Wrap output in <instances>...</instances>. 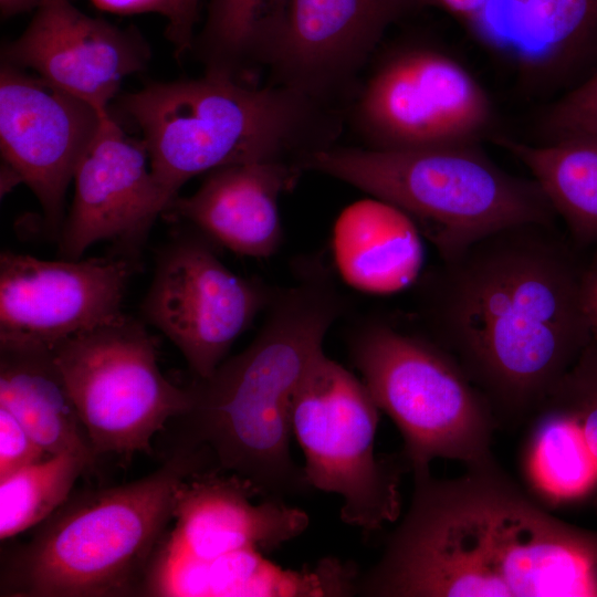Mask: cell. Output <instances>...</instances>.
<instances>
[{
    "label": "cell",
    "mask_w": 597,
    "mask_h": 597,
    "mask_svg": "<svg viewBox=\"0 0 597 597\" xmlns=\"http://www.w3.org/2000/svg\"><path fill=\"white\" fill-rule=\"evenodd\" d=\"M86 469L80 455L62 452L0 479L1 541L45 521L69 499Z\"/></svg>",
    "instance_id": "25"
},
{
    "label": "cell",
    "mask_w": 597,
    "mask_h": 597,
    "mask_svg": "<svg viewBox=\"0 0 597 597\" xmlns=\"http://www.w3.org/2000/svg\"><path fill=\"white\" fill-rule=\"evenodd\" d=\"M108 112L2 62V192L25 184L39 200L49 229L60 231L67 187Z\"/></svg>",
    "instance_id": "12"
},
{
    "label": "cell",
    "mask_w": 597,
    "mask_h": 597,
    "mask_svg": "<svg viewBox=\"0 0 597 597\" xmlns=\"http://www.w3.org/2000/svg\"><path fill=\"white\" fill-rule=\"evenodd\" d=\"M597 248L556 223L495 231L428 277L430 339L485 396L499 427L528 422L594 338L584 293Z\"/></svg>",
    "instance_id": "1"
},
{
    "label": "cell",
    "mask_w": 597,
    "mask_h": 597,
    "mask_svg": "<svg viewBox=\"0 0 597 597\" xmlns=\"http://www.w3.org/2000/svg\"><path fill=\"white\" fill-rule=\"evenodd\" d=\"M528 425L521 463L530 493L546 507L594 504L597 461L575 418L546 399Z\"/></svg>",
    "instance_id": "23"
},
{
    "label": "cell",
    "mask_w": 597,
    "mask_h": 597,
    "mask_svg": "<svg viewBox=\"0 0 597 597\" xmlns=\"http://www.w3.org/2000/svg\"><path fill=\"white\" fill-rule=\"evenodd\" d=\"M362 127L375 148L476 144L492 121L490 98L455 59L411 49L386 61L359 100Z\"/></svg>",
    "instance_id": "10"
},
{
    "label": "cell",
    "mask_w": 597,
    "mask_h": 597,
    "mask_svg": "<svg viewBox=\"0 0 597 597\" xmlns=\"http://www.w3.org/2000/svg\"><path fill=\"white\" fill-rule=\"evenodd\" d=\"M50 350L96 458L150 453L155 433L191 407L189 387L161 374L155 338L124 314Z\"/></svg>",
    "instance_id": "9"
},
{
    "label": "cell",
    "mask_w": 597,
    "mask_h": 597,
    "mask_svg": "<svg viewBox=\"0 0 597 597\" xmlns=\"http://www.w3.org/2000/svg\"><path fill=\"white\" fill-rule=\"evenodd\" d=\"M101 10L116 14L157 13L167 20L166 36L177 54L192 48L197 19L187 0H92Z\"/></svg>",
    "instance_id": "29"
},
{
    "label": "cell",
    "mask_w": 597,
    "mask_h": 597,
    "mask_svg": "<svg viewBox=\"0 0 597 597\" xmlns=\"http://www.w3.org/2000/svg\"><path fill=\"white\" fill-rule=\"evenodd\" d=\"M46 452L29 436L20 422L0 407V479L23 467L45 459Z\"/></svg>",
    "instance_id": "30"
},
{
    "label": "cell",
    "mask_w": 597,
    "mask_h": 597,
    "mask_svg": "<svg viewBox=\"0 0 597 597\" xmlns=\"http://www.w3.org/2000/svg\"><path fill=\"white\" fill-rule=\"evenodd\" d=\"M303 167L406 211L441 260L501 229L558 217L534 179L513 176L476 144L415 149L326 148Z\"/></svg>",
    "instance_id": "5"
},
{
    "label": "cell",
    "mask_w": 597,
    "mask_h": 597,
    "mask_svg": "<svg viewBox=\"0 0 597 597\" xmlns=\"http://www.w3.org/2000/svg\"><path fill=\"white\" fill-rule=\"evenodd\" d=\"M512 46L535 77L566 81L597 65V0H515Z\"/></svg>",
    "instance_id": "22"
},
{
    "label": "cell",
    "mask_w": 597,
    "mask_h": 597,
    "mask_svg": "<svg viewBox=\"0 0 597 597\" xmlns=\"http://www.w3.org/2000/svg\"><path fill=\"white\" fill-rule=\"evenodd\" d=\"M306 95L251 87L232 74L154 82L118 98L137 125L153 172L174 199L189 179L214 169L280 159L306 117Z\"/></svg>",
    "instance_id": "6"
},
{
    "label": "cell",
    "mask_w": 597,
    "mask_h": 597,
    "mask_svg": "<svg viewBox=\"0 0 597 597\" xmlns=\"http://www.w3.org/2000/svg\"><path fill=\"white\" fill-rule=\"evenodd\" d=\"M350 355L378 408L398 428L411 472L430 470L436 459L467 468L494 458L499 426L492 407L440 345L374 323L354 337Z\"/></svg>",
    "instance_id": "7"
},
{
    "label": "cell",
    "mask_w": 597,
    "mask_h": 597,
    "mask_svg": "<svg viewBox=\"0 0 597 597\" xmlns=\"http://www.w3.org/2000/svg\"><path fill=\"white\" fill-rule=\"evenodd\" d=\"M357 569L335 557L283 568L256 548L211 558L160 544L143 588L147 596L344 597L357 594Z\"/></svg>",
    "instance_id": "18"
},
{
    "label": "cell",
    "mask_w": 597,
    "mask_h": 597,
    "mask_svg": "<svg viewBox=\"0 0 597 597\" xmlns=\"http://www.w3.org/2000/svg\"><path fill=\"white\" fill-rule=\"evenodd\" d=\"M295 176L280 159L224 166L208 172L192 195L174 198L165 212L237 254L268 258L281 244L279 199Z\"/></svg>",
    "instance_id": "19"
},
{
    "label": "cell",
    "mask_w": 597,
    "mask_h": 597,
    "mask_svg": "<svg viewBox=\"0 0 597 597\" xmlns=\"http://www.w3.org/2000/svg\"><path fill=\"white\" fill-rule=\"evenodd\" d=\"M207 464L182 444L150 474L69 499L9 561L1 596L143 595L182 483Z\"/></svg>",
    "instance_id": "4"
},
{
    "label": "cell",
    "mask_w": 597,
    "mask_h": 597,
    "mask_svg": "<svg viewBox=\"0 0 597 597\" xmlns=\"http://www.w3.org/2000/svg\"><path fill=\"white\" fill-rule=\"evenodd\" d=\"M60 252L80 260L94 243L136 249L172 198L157 181L143 139L128 136L111 112L81 157Z\"/></svg>",
    "instance_id": "14"
},
{
    "label": "cell",
    "mask_w": 597,
    "mask_h": 597,
    "mask_svg": "<svg viewBox=\"0 0 597 597\" xmlns=\"http://www.w3.org/2000/svg\"><path fill=\"white\" fill-rule=\"evenodd\" d=\"M42 0H0L1 20H8L12 17L30 11H35Z\"/></svg>",
    "instance_id": "33"
},
{
    "label": "cell",
    "mask_w": 597,
    "mask_h": 597,
    "mask_svg": "<svg viewBox=\"0 0 597 597\" xmlns=\"http://www.w3.org/2000/svg\"><path fill=\"white\" fill-rule=\"evenodd\" d=\"M0 407L48 455L71 452L93 469L96 455L51 350L0 348Z\"/></svg>",
    "instance_id": "21"
},
{
    "label": "cell",
    "mask_w": 597,
    "mask_h": 597,
    "mask_svg": "<svg viewBox=\"0 0 597 597\" xmlns=\"http://www.w3.org/2000/svg\"><path fill=\"white\" fill-rule=\"evenodd\" d=\"M498 144L531 171L569 237L597 248V134L536 145L502 137Z\"/></svg>",
    "instance_id": "24"
},
{
    "label": "cell",
    "mask_w": 597,
    "mask_h": 597,
    "mask_svg": "<svg viewBox=\"0 0 597 597\" xmlns=\"http://www.w3.org/2000/svg\"><path fill=\"white\" fill-rule=\"evenodd\" d=\"M538 127L542 143L579 134H597V65L548 107Z\"/></svg>",
    "instance_id": "28"
},
{
    "label": "cell",
    "mask_w": 597,
    "mask_h": 597,
    "mask_svg": "<svg viewBox=\"0 0 597 597\" xmlns=\"http://www.w3.org/2000/svg\"><path fill=\"white\" fill-rule=\"evenodd\" d=\"M495 1L498 0H415V3L437 8L468 29L484 33L489 11Z\"/></svg>",
    "instance_id": "31"
},
{
    "label": "cell",
    "mask_w": 597,
    "mask_h": 597,
    "mask_svg": "<svg viewBox=\"0 0 597 597\" xmlns=\"http://www.w3.org/2000/svg\"><path fill=\"white\" fill-rule=\"evenodd\" d=\"M266 301L265 292L230 271L206 240L178 237L158 255L142 311L196 378L206 379Z\"/></svg>",
    "instance_id": "11"
},
{
    "label": "cell",
    "mask_w": 597,
    "mask_h": 597,
    "mask_svg": "<svg viewBox=\"0 0 597 597\" xmlns=\"http://www.w3.org/2000/svg\"><path fill=\"white\" fill-rule=\"evenodd\" d=\"M357 594L597 596V531L569 524L492 460L457 478L413 472L409 506Z\"/></svg>",
    "instance_id": "2"
},
{
    "label": "cell",
    "mask_w": 597,
    "mask_h": 597,
    "mask_svg": "<svg viewBox=\"0 0 597 597\" xmlns=\"http://www.w3.org/2000/svg\"><path fill=\"white\" fill-rule=\"evenodd\" d=\"M274 0H207L206 20L197 48L207 71L232 74L248 53ZM193 41V43H195Z\"/></svg>",
    "instance_id": "26"
},
{
    "label": "cell",
    "mask_w": 597,
    "mask_h": 597,
    "mask_svg": "<svg viewBox=\"0 0 597 597\" xmlns=\"http://www.w3.org/2000/svg\"><path fill=\"white\" fill-rule=\"evenodd\" d=\"M126 258L46 261L2 252L0 348H45L122 315Z\"/></svg>",
    "instance_id": "13"
},
{
    "label": "cell",
    "mask_w": 597,
    "mask_h": 597,
    "mask_svg": "<svg viewBox=\"0 0 597 597\" xmlns=\"http://www.w3.org/2000/svg\"><path fill=\"white\" fill-rule=\"evenodd\" d=\"M336 313L323 286L293 287L244 350L196 378L191 407L180 417L184 444L201 452L210 471L240 478L263 499L283 501L310 488L291 454V401Z\"/></svg>",
    "instance_id": "3"
},
{
    "label": "cell",
    "mask_w": 597,
    "mask_h": 597,
    "mask_svg": "<svg viewBox=\"0 0 597 597\" xmlns=\"http://www.w3.org/2000/svg\"><path fill=\"white\" fill-rule=\"evenodd\" d=\"M379 408L355 375L322 350L291 401V425L304 454L310 488L342 499L341 519L363 531L381 528L401 513L404 460L375 453Z\"/></svg>",
    "instance_id": "8"
},
{
    "label": "cell",
    "mask_w": 597,
    "mask_h": 597,
    "mask_svg": "<svg viewBox=\"0 0 597 597\" xmlns=\"http://www.w3.org/2000/svg\"><path fill=\"white\" fill-rule=\"evenodd\" d=\"M240 478L217 471L199 472L180 486L175 526L164 543L198 558L256 548L270 552L301 535L310 519L282 500L263 499Z\"/></svg>",
    "instance_id": "17"
},
{
    "label": "cell",
    "mask_w": 597,
    "mask_h": 597,
    "mask_svg": "<svg viewBox=\"0 0 597 597\" xmlns=\"http://www.w3.org/2000/svg\"><path fill=\"white\" fill-rule=\"evenodd\" d=\"M547 399L575 418L597 461V338L588 343ZM593 505L597 512V499Z\"/></svg>",
    "instance_id": "27"
},
{
    "label": "cell",
    "mask_w": 597,
    "mask_h": 597,
    "mask_svg": "<svg viewBox=\"0 0 597 597\" xmlns=\"http://www.w3.org/2000/svg\"><path fill=\"white\" fill-rule=\"evenodd\" d=\"M584 304L593 336L597 338V264L591 270L586 281Z\"/></svg>",
    "instance_id": "32"
},
{
    "label": "cell",
    "mask_w": 597,
    "mask_h": 597,
    "mask_svg": "<svg viewBox=\"0 0 597 597\" xmlns=\"http://www.w3.org/2000/svg\"><path fill=\"white\" fill-rule=\"evenodd\" d=\"M415 0H274L255 34L261 51L303 94L349 71Z\"/></svg>",
    "instance_id": "16"
},
{
    "label": "cell",
    "mask_w": 597,
    "mask_h": 597,
    "mask_svg": "<svg viewBox=\"0 0 597 597\" xmlns=\"http://www.w3.org/2000/svg\"><path fill=\"white\" fill-rule=\"evenodd\" d=\"M332 251L344 282L376 295L411 286L425 260L422 234L413 219L374 196L342 210L333 227Z\"/></svg>",
    "instance_id": "20"
},
{
    "label": "cell",
    "mask_w": 597,
    "mask_h": 597,
    "mask_svg": "<svg viewBox=\"0 0 597 597\" xmlns=\"http://www.w3.org/2000/svg\"><path fill=\"white\" fill-rule=\"evenodd\" d=\"M1 57L108 112L122 81L146 67L150 48L134 27L91 17L71 0H42L24 31L3 45Z\"/></svg>",
    "instance_id": "15"
},
{
    "label": "cell",
    "mask_w": 597,
    "mask_h": 597,
    "mask_svg": "<svg viewBox=\"0 0 597 597\" xmlns=\"http://www.w3.org/2000/svg\"><path fill=\"white\" fill-rule=\"evenodd\" d=\"M191 13L197 19L200 0H187Z\"/></svg>",
    "instance_id": "34"
}]
</instances>
